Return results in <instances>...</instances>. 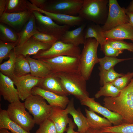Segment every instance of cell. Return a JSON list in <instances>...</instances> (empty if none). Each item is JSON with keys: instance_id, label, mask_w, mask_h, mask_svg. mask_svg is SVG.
Wrapping results in <instances>:
<instances>
[{"instance_id": "1", "label": "cell", "mask_w": 133, "mask_h": 133, "mask_svg": "<svg viewBox=\"0 0 133 133\" xmlns=\"http://www.w3.org/2000/svg\"><path fill=\"white\" fill-rule=\"evenodd\" d=\"M103 101L104 106L120 115L124 123H133V78L117 96L105 97Z\"/></svg>"}, {"instance_id": "2", "label": "cell", "mask_w": 133, "mask_h": 133, "mask_svg": "<svg viewBox=\"0 0 133 133\" xmlns=\"http://www.w3.org/2000/svg\"><path fill=\"white\" fill-rule=\"evenodd\" d=\"M109 1L84 0L78 15L97 25L104 24L107 16Z\"/></svg>"}, {"instance_id": "3", "label": "cell", "mask_w": 133, "mask_h": 133, "mask_svg": "<svg viewBox=\"0 0 133 133\" xmlns=\"http://www.w3.org/2000/svg\"><path fill=\"white\" fill-rule=\"evenodd\" d=\"M53 75L57 77L64 89L69 95L80 101L89 97L86 80L79 73H58Z\"/></svg>"}, {"instance_id": "4", "label": "cell", "mask_w": 133, "mask_h": 133, "mask_svg": "<svg viewBox=\"0 0 133 133\" xmlns=\"http://www.w3.org/2000/svg\"><path fill=\"white\" fill-rule=\"evenodd\" d=\"M99 44L94 38L86 39L79 58L80 73L86 81L90 79L95 65L99 62L97 53Z\"/></svg>"}, {"instance_id": "5", "label": "cell", "mask_w": 133, "mask_h": 133, "mask_svg": "<svg viewBox=\"0 0 133 133\" xmlns=\"http://www.w3.org/2000/svg\"><path fill=\"white\" fill-rule=\"evenodd\" d=\"M24 103L26 108L33 116L35 124L39 125L49 118L52 106L41 96L32 95Z\"/></svg>"}, {"instance_id": "6", "label": "cell", "mask_w": 133, "mask_h": 133, "mask_svg": "<svg viewBox=\"0 0 133 133\" xmlns=\"http://www.w3.org/2000/svg\"><path fill=\"white\" fill-rule=\"evenodd\" d=\"M81 51L79 46L64 43L58 40L48 49L41 50L33 56L32 58L38 59L51 58L62 56L79 58Z\"/></svg>"}, {"instance_id": "7", "label": "cell", "mask_w": 133, "mask_h": 133, "mask_svg": "<svg viewBox=\"0 0 133 133\" xmlns=\"http://www.w3.org/2000/svg\"><path fill=\"white\" fill-rule=\"evenodd\" d=\"M38 59L47 65L53 74L58 73H80L79 58L62 56Z\"/></svg>"}, {"instance_id": "8", "label": "cell", "mask_w": 133, "mask_h": 133, "mask_svg": "<svg viewBox=\"0 0 133 133\" xmlns=\"http://www.w3.org/2000/svg\"><path fill=\"white\" fill-rule=\"evenodd\" d=\"M84 0H47L41 9L50 13L77 16Z\"/></svg>"}, {"instance_id": "9", "label": "cell", "mask_w": 133, "mask_h": 133, "mask_svg": "<svg viewBox=\"0 0 133 133\" xmlns=\"http://www.w3.org/2000/svg\"><path fill=\"white\" fill-rule=\"evenodd\" d=\"M26 109L24 103L19 100L10 103L6 110L12 121L26 131L30 132L35 123L33 118Z\"/></svg>"}, {"instance_id": "10", "label": "cell", "mask_w": 133, "mask_h": 133, "mask_svg": "<svg viewBox=\"0 0 133 133\" xmlns=\"http://www.w3.org/2000/svg\"><path fill=\"white\" fill-rule=\"evenodd\" d=\"M32 11L39 32L52 35L60 40L65 33L70 27L67 26L57 24L50 17L43 15L39 11L35 10Z\"/></svg>"}, {"instance_id": "11", "label": "cell", "mask_w": 133, "mask_h": 133, "mask_svg": "<svg viewBox=\"0 0 133 133\" xmlns=\"http://www.w3.org/2000/svg\"><path fill=\"white\" fill-rule=\"evenodd\" d=\"M106 20L101 27L102 32L109 30L116 26L129 22L125 9L119 5L116 0H109Z\"/></svg>"}, {"instance_id": "12", "label": "cell", "mask_w": 133, "mask_h": 133, "mask_svg": "<svg viewBox=\"0 0 133 133\" xmlns=\"http://www.w3.org/2000/svg\"><path fill=\"white\" fill-rule=\"evenodd\" d=\"M29 74L20 77L14 75L12 80L17 89L20 99L24 101L32 94V90L38 86L42 79Z\"/></svg>"}, {"instance_id": "13", "label": "cell", "mask_w": 133, "mask_h": 133, "mask_svg": "<svg viewBox=\"0 0 133 133\" xmlns=\"http://www.w3.org/2000/svg\"><path fill=\"white\" fill-rule=\"evenodd\" d=\"M26 3L29 10L32 11L35 10L40 12L50 17L59 25H66L70 27L80 26L84 22L85 20L78 15L74 16L47 12L33 5L29 1L27 0Z\"/></svg>"}, {"instance_id": "14", "label": "cell", "mask_w": 133, "mask_h": 133, "mask_svg": "<svg viewBox=\"0 0 133 133\" xmlns=\"http://www.w3.org/2000/svg\"><path fill=\"white\" fill-rule=\"evenodd\" d=\"M80 101L82 105L87 106L89 109L101 115L114 126L124 123L123 119L120 115L102 106L99 102L96 101L94 98L88 97Z\"/></svg>"}, {"instance_id": "15", "label": "cell", "mask_w": 133, "mask_h": 133, "mask_svg": "<svg viewBox=\"0 0 133 133\" xmlns=\"http://www.w3.org/2000/svg\"><path fill=\"white\" fill-rule=\"evenodd\" d=\"M32 14V11L29 10L17 13H5L0 17V22L18 33L29 20Z\"/></svg>"}, {"instance_id": "16", "label": "cell", "mask_w": 133, "mask_h": 133, "mask_svg": "<svg viewBox=\"0 0 133 133\" xmlns=\"http://www.w3.org/2000/svg\"><path fill=\"white\" fill-rule=\"evenodd\" d=\"M107 41L128 39L133 42V26L129 23L121 24L108 31L102 32Z\"/></svg>"}, {"instance_id": "17", "label": "cell", "mask_w": 133, "mask_h": 133, "mask_svg": "<svg viewBox=\"0 0 133 133\" xmlns=\"http://www.w3.org/2000/svg\"><path fill=\"white\" fill-rule=\"evenodd\" d=\"M51 45L41 42L32 36L21 46L15 47L14 50L17 55H21L26 57L34 55L41 50H47Z\"/></svg>"}, {"instance_id": "18", "label": "cell", "mask_w": 133, "mask_h": 133, "mask_svg": "<svg viewBox=\"0 0 133 133\" xmlns=\"http://www.w3.org/2000/svg\"><path fill=\"white\" fill-rule=\"evenodd\" d=\"M32 94L41 96L46 100L51 106L59 107L63 109L66 108L70 101L67 96L57 95L38 86L33 88Z\"/></svg>"}, {"instance_id": "19", "label": "cell", "mask_w": 133, "mask_h": 133, "mask_svg": "<svg viewBox=\"0 0 133 133\" xmlns=\"http://www.w3.org/2000/svg\"><path fill=\"white\" fill-rule=\"evenodd\" d=\"M13 80L0 72V94L10 103L20 100L18 92Z\"/></svg>"}, {"instance_id": "20", "label": "cell", "mask_w": 133, "mask_h": 133, "mask_svg": "<svg viewBox=\"0 0 133 133\" xmlns=\"http://www.w3.org/2000/svg\"><path fill=\"white\" fill-rule=\"evenodd\" d=\"M68 115L66 109L52 106L50 114L48 119L54 123L57 133H64L66 131V127L70 119L68 117Z\"/></svg>"}, {"instance_id": "21", "label": "cell", "mask_w": 133, "mask_h": 133, "mask_svg": "<svg viewBox=\"0 0 133 133\" xmlns=\"http://www.w3.org/2000/svg\"><path fill=\"white\" fill-rule=\"evenodd\" d=\"M86 25V23L84 22L75 29L66 31L59 40L77 46L80 44H84L86 40L84 35V30Z\"/></svg>"}, {"instance_id": "22", "label": "cell", "mask_w": 133, "mask_h": 133, "mask_svg": "<svg viewBox=\"0 0 133 133\" xmlns=\"http://www.w3.org/2000/svg\"><path fill=\"white\" fill-rule=\"evenodd\" d=\"M65 109L68 114L72 116L74 123L78 127L77 132L79 133H83L89 128L87 118L83 114L80 108L75 109L73 98L70 100Z\"/></svg>"}, {"instance_id": "23", "label": "cell", "mask_w": 133, "mask_h": 133, "mask_svg": "<svg viewBox=\"0 0 133 133\" xmlns=\"http://www.w3.org/2000/svg\"><path fill=\"white\" fill-rule=\"evenodd\" d=\"M38 86L59 95L66 96L69 95L64 89L59 79L53 74L42 78Z\"/></svg>"}, {"instance_id": "24", "label": "cell", "mask_w": 133, "mask_h": 133, "mask_svg": "<svg viewBox=\"0 0 133 133\" xmlns=\"http://www.w3.org/2000/svg\"><path fill=\"white\" fill-rule=\"evenodd\" d=\"M38 32L36 25L35 17L33 13L29 20L18 33V40L16 46H21L33 35Z\"/></svg>"}, {"instance_id": "25", "label": "cell", "mask_w": 133, "mask_h": 133, "mask_svg": "<svg viewBox=\"0 0 133 133\" xmlns=\"http://www.w3.org/2000/svg\"><path fill=\"white\" fill-rule=\"evenodd\" d=\"M26 57L30 65V74L32 75L44 78L53 74L48 66L42 60L31 58L30 56Z\"/></svg>"}, {"instance_id": "26", "label": "cell", "mask_w": 133, "mask_h": 133, "mask_svg": "<svg viewBox=\"0 0 133 133\" xmlns=\"http://www.w3.org/2000/svg\"><path fill=\"white\" fill-rule=\"evenodd\" d=\"M85 111L90 127L100 130L112 126L109 120L100 116L91 110L85 109Z\"/></svg>"}, {"instance_id": "27", "label": "cell", "mask_w": 133, "mask_h": 133, "mask_svg": "<svg viewBox=\"0 0 133 133\" xmlns=\"http://www.w3.org/2000/svg\"><path fill=\"white\" fill-rule=\"evenodd\" d=\"M5 129L12 133H30L12 121L9 118L6 110L0 109V129Z\"/></svg>"}, {"instance_id": "28", "label": "cell", "mask_w": 133, "mask_h": 133, "mask_svg": "<svg viewBox=\"0 0 133 133\" xmlns=\"http://www.w3.org/2000/svg\"><path fill=\"white\" fill-rule=\"evenodd\" d=\"M84 30L85 39L93 38L95 39L101 46L107 41L102 35L101 27L99 25L95 24L88 25Z\"/></svg>"}, {"instance_id": "29", "label": "cell", "mask_w": 133, "mask_h": 133, "mask_svg": "<svg viewBox=\"0 0 133 133\" xmlns=\"http://www.w3.org/2000/svg\"><path fill=\"white\" fill-rule=\"evenodd\" d=\"M31 69L26 57L21 55H17L15 63L14 75L20 77L30 74Z\"/></svg>"}, {"instance_id": "30", "label": "cell", "mask_w": 133, "mask_h": 133, "mask_svg": "<svg viewBox=\"0 0 133 133\" xmlns=\"http://www.w3.org/2000/svg\"><path fill=\"white\" fill-rule=\"evenodd\" d=\"M18 33L8 26L0 23V41L3 42L16 43L18 40Z\"/></svg>"}, {"instance_id": "31", "label": "cell", "mask_w": 133, "mask_h": 133, "mask_svg": "<svg viewBox=\"0 0 133 133\" xmlns=\"http://www.w3.org/2000/svg\"><path fill=\"white\" fill-rule=\"evenodd\" d=\"M17 55L14 49L10 53L9 59L0 65V72L12 80L14 75V70Z\"/></svg>"}, {"instance_id": "32", "label": "cell", "mask_w": 133, "mask_h": 133, "mask_svg": "<svg viewBox=\"0 0 133 133\" xmlns=\"http://www.w3.org/2000/svg\"><path fill=\"white\" fill-rule=\"evenodd\" d=\"M26 0H7L5 13H17L28 10Z\"/></svg>"}, {"instance_id": "33", "label": "cell", "mask_w": 133, "mask_h": 133, "mask_svg": "<svg viewBox=\"0 0 133 133\" xmlns=\"http://www.w3.org/2000/svg\"><path fill=\"white\" fill-rule=\"evenodd\" d=\"M111 83H104L95 95V97L98 99L102 96L114 97L117 96L121 91Z\"/></svg>"}, {"instance_id": "34", "label": "cell", "mask_w": 133, "mask_h": 133, "mask_svg": "<svg viewBox=\"0 0 133 133\" xmlns=\"http://www.w3.org/2000/svg\"><path fill=\"white\" fill-rule=\"evenodd\" d=\"M130 58L119 59L115 57L105 56L102 58H99L100 66L99 69L100 70H108L114 66L117 63Z\"/></svg>"}, {"instance_id": "35", "label": "cell", "mask_w": 133, "mask_h": 133, "mask_svg": "<svg viewBox=\"0 0 133 133\" xmlns=\"http://www.w3.org/2000/svg\"><path fill=\"white\" fill-rule=\"evenodd\" d=\"M100 71V85L102 86L105 83L112 82L117 78L122 76L124 74L116 72L114 67L108 70Z\"/></svg>"}, {"instance_id": "36", "label": "cell", "mask_w": 133, "mask_h": 133, "mask_svg": "<svg viewBox=\"0 0 133 133\" xmlns=\"http://www.w3.org/2000/svg\"><path fill=\"white\" fill-rule=\"evenodd\" d=\"M100 130L103 133H133V123H124L104 128Z\"/></svg>"}, {"instance_id": "37", "label": "cell", "mask_w": 133, "mask_h": 133, "mask_svg": "<svg viewBox=\"0 0 133 133\" xmlns=\"http://www.w3.org/2000/svg\"><path fill=\"white\" fill-rule=\"evenodd\" d=\"M133 77V72H129L118 77L111 83L118 89L121 91L129 84Z\"/></svg>"}, {"instance_id": "38", "label": "cell", "mask_w": 133, "mask_h": 133, "mask_svg": "<svg viewBox=\"0 0 133 133\" xmlns=\"http://www.w3.org/2000/svg\"><path fill=\"white\" fill-rule=\"evenodd\" d=\"M17 46L16 43H7L0 41V63H2L3 60L9 58V54Z\"/></svg>"}, {"instance_id": "39", "label": "cell", "mask_w": 133, "mask_h": 133, "mask_svg": "<svg viewBox=\"0 0 133 133\" xmlns=\"http://www.w3.org/2000/svg\"><path fill=\"white\" fill-rule=\"evenodd\" d=\"M112 47L118 50H127L133 52V43L125 42L123 40L107 41Z\"/></svg>"}, {"instance_id": "40", "label": "cell", "mask_w": 133, "mask_h": 133, "mask_svg": "<svg viewBox=\"0 0 133 133\" xmlns=\"http://www.w3.org/2000/svg\"><path fill=\"white\" fill-rule=\"evenodd\" d=\"M35 133H57L53 122L48 119L39 125L38 129Z\"/></svg>"}, {"instance_id": "41", "label": "cell", "mask_w": 133, "mask_h": 133, "mask_svg": "<svg viewBox=\"0 0 133 133\" xmlns=\"http://www.w3.org/2000/svg\"><path fill=\"white\" fill-rule=\"evenodd\" d=\"M33 37L41 42L51 45L58 40L53 35L39 32L33 35Z\"/></svg>"}, {"instance_id": "42", "label": "cell", "mask_w": 133, "mask_h": 133, "mask_svg": "<svg viewBox=\"0 0 133 133\" xmlns=\"http://www.w3.org/2000/svg\"><path fill=\"white\" fill-rule=\"evenodd\" d=\"M100 46L101 50L102 51L106 56L116 57L123 52V51L118 50L114 48L107 41Z\"/></svg>"}, {"instance_id": "43", "label": "cell", "mask_w": 133, "mask_h": 133, "mask_svg": "<svg viewBox=\"0 0 133 133\" xmlns=\"http://www.w3.org/2000/svg\"><path fill=\"white\" fill-rule=\"evenodd\" d=\"M29 1L33 5L39 9H41L44 5L47 0H29Z\"/></svg>"}, {"instance_id": "44", "label": "cell", "mask_w": 133, "mask_h": 133, "mask_svg": "<svg viewBox=\"0 0 133 133\" xmlns=\"http://www.w3.org/2000/svg\"><path fill=\"white\" fill-rule=\"evenodd\" d=\"M75 123L70 118L68 124V127L67 128L66 131V133H79L78 132L75 131L74 130L75 128Z\"/></svg>"}, {"instance_id": "45", "label": "cell", "mask_w": 133, "mask_h": 133, "mask_svg": "<svg viewBox=\"0 0 133 133\" xmlns=\"http://www.w3.org/2000/svg\"><path fill=\"white\" fill-rule=\"evenodd\" d=\"M7 0H0V17L5 13Z\"/></svg>"}, {"instance_id": "46", "label": "cell", "mask_w": 133, "mask_h": 133, "mask_svg": "<svg viewBox=\"0 0 133 133\" xmlns=\"http://www.w3.org/2000/svg\"><path fill=\"white\" fill-rule=\"evenodd\" d=\"M83 133H103L101 132L100 130L89 127V128Z\"/></svg>"}, {"instance_id": "47", "label": "cell", "mask_w": 133, "mask_h": 133, "mask_svg": "<svg viewBox=\"0 0 133 133\" xmlns=\"http://www.w3.org/2000/svg\"><path fill=\"white\" fill-rule=\"evenodd\" d=\"M129 19V23L133 26V13L126 12Z\"/></svg>"}, {"instance_id": "48", "label": "cell", "mask_w": 133, "mask_h": 133, "mask_svg": "<svg viewBox=\"0 0 133 133\" xmlns=\"http://www.w3.org/2000/svg\"><path fill=\"white\" fill-rule=\"evenodd\" d=\"M126 12L133 13V1L130 3L127 8L125 9Z\"/></svg>"}, {"instance_id": "49", "label": "cell", "mask_w": 133, "mask_h": 133, "mask_svg": "<svg viewBox=\"0 0 133 133\" xmlns=\"http://www.w3.org/2000/svg\"><path fill=\"white\" fill-rule=\"evenodd\" d=\"M0 133H12L10 132L7 130L5 129H0Z\"/></svg>"}, {"instance_id": "50", "label": "cell", "mask_w": 133, "mask_h": 133, "mask_svg": "<svg viewBox=\"0 0 133 133\" xmlns=\"http://www.w3.org/2000/svg\"></svg>"}]
</instances>
